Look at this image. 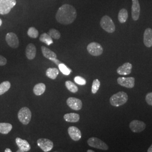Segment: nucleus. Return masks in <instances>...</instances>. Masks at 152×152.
<instances>
[{"label":"nucleus","instance_id":"nucleus-1","mask_svg":"<svg viewBox=\"0 0 152 152\" xmlns=\"http://www.w3.org/2000/svg\"><path fill=\"white\" fill-rule=\"evenodd\" d=\"M77 17L76 9L69 4H64L59 8L56 12L55 18L61 24H71Z\"/></svg>","mask_w":152,"mask_h":152},{"label":"nucleus","instance_id":"nucleus-2","mask_svg":"<svg viewBox=\"0 0 152 152\" xmlns=\"http://www.w3.org/2000/svg\"><path fill=\"white\" fill-rule=\"evenodd\" d=\"M128 100V95L126 92L120 91L113 95L110 98V103L113 107L124 105Z\"/></svg>","mask_w":152,"mask_h":152},{"label":"nucleus","instance_id":"nucleus-3","mask_svg":"<svg viewBox=\"0 0 152 152\" xmlns=\"http://www.w3.org/2000/svg\"><path fill=\"white\" fill-rule=\"evenodd\" d=\"M100 24L101 27L107 32L112 33L115 32V26L112 18L108 15L104 16L100 20Z\"/></svg>","mask_w":152,"mask_h":152},{"label":"nucleus","instance_id":"nucleus-4","mask_svg":"<svg viewBox=\"0 0 152 152\" xmlns=\"http://www.w3.org/2000/svg\"><path fill=\"white\" fill-rule=\"evenodd\" d=\"M18 117L19 121L23 125H28L32 118V113L27 107H23L20 109L18 113Z\"/></svg>","mask_w":152,"mask_h":152},{"label":"nucleus","instance_id":"nucleus-5","mask_svg":"<svg viewBox=\"0 0 152 152\" xmlns=\"http://www.w3.org/2000/svg\"><path fill=\"white\" fill-rule=\"evenodd\" d=\"M16 4V0H0V14H9Z\"/></svg>","mask_w":152,"mask_h":152},{"label":"nucleus","instance_id":"nucleus-6","mask_svg":"<svg viewBox=\"0 0 152 152\" xmlns=\"http://www.w3.org/2000/svg\"><path fill=\"white\" fill-rule=\"evenodd\" d=\"M87 144L90 147L101 150L107 151L109 149L108 146L106 143L95 137L89 138L87 140Z\"/></svg>","mask_w":152,"mask_h":152},{"label":"nucleus","instance_id":"nucleus-7","mask_svg":"<svg viewBox=\"0 0 152 152\" xmlns=\"http://www.w3.org/2000/svg\"><path fill=\"white\" fill-rule=\"evenodd\" d=\"M87 50L88 53L94 56H98L103 54V48L100 44L92 42L87 45Z\"/></svg>","mask_w":152,"mask_h":152},{"label":"nucleus","instance_id":"nucleus-8","mask_svg":"<svg viewBox=\"0 0 152 152\" xmlns=\"http://www.w3.org/2000/svg\"><path fill=\"white\" fill-rule=\"evenodd\" d=\"M6 41L8 45L13 49H16L19 47V41L17 35L13 32L7 33L6 35Z\"/></svg>","mask_w":152,"mask_h":152},{"label":"nucleus","instance_id":"nucleus-9","mask_svg":"<svg viewBox=\"0 0 152 152\" xmlns=\"http://www.w3.org/2000/svg\"><path fill=\"white\" fill-rule=\"evenodd\" d=\"M37 145L44 152H48L52 150L54 147L53 142L48 139L41 138L37 140Z\"/></svg>","mask_w":152,"mask_h":152},{"label":"nucleus","instance_id":"nucleus-10","mask_svg":"<svg viewBox=\"0 0 152 152\" xmlns=\"http://www.w3.org/2000/svg\"><path fill=\"white\" fill-rule=\"evenodd\" d=\"M129 127L131 130L134 132H141L145 130L146 125L142 121L139 120H134L131 122Z\"/></svg>","mask_w":152,"mask_h":152},{"label":"nucleus","instance_id":"nucleus-11","mask_svg":"<svg viewBox=\"0 0 152 152\" xmlns=\"http://www.w3.org/2000/svg\"><path fill=\"white\" fill-rule=\"evenodd\" d=\"M117 83L123 87L133 88L135 86V78L134 77H118Z\"/></svg>","mask_w":152,"mask_h":152},{"label":"nucleus","instance_id":"nucleus-12","mask_svg":"<svg viewBox=\"0 0 152 152\" xmlns=\"http://www.w3.org/2000/svg\"><path fill=\"white\" fill-rule=\"evenodd\" d=\"M132 4L131 7V16L134 21H137L140 14V6L139 0H132Z\"/></svg>","mask_w":152,"mask_h":152},{"label":"nucleus","instance_id":"nucleus-13","mask_svg":"<svg viewBox=\"0 0 152 152\" xmlns=\"http://www.w3.org/2000/svg\"><path fill=\"white\" fill-rule=\"evenodd\" d=\"M66 104L69 107L75 110H79L82 107L81 100L77 98L70 97L66 100Z\"/></svg>","mask_w":152,"mask_h":152},{"label":"nucleus","instance_id":"nucleus-14","mask_svg":"<svg viewBox=\"0 0 152 152\" xmlns=\"http://www.w3.org/2000/svg\"><path fill=\"white\" fill-rule=\"evenodd\" d=\"M15 141L19 148V151H17V152H27L31 150V145L27 140L22 139L20 137H16Z\"/></svg>","mask_w":152,"mask_h":152},{"label":"nucleus","instance_id":"nucleus-15","mask_svg":"<svg viewBox=\"0 0 152 152\" xmlns=\"http://www.w3.org/2000/svg\"><path fill=\"white\" fill-rule=\"evenodd\" d=\"M68 132L71 139L74 141H78L81 138V131L75 126H71L68 129Z\"/></svg>","mask_w":152,"mask_h":152},{"label":"nucleus","instance_id":"nucleus-16","mask_svg":"<svg viewBox=\"0 0 152 152\" xmlns=\"http://www.w3.org/2000/svg\"><path fill=\"white\" fill-rule=\"evenodd\" d=\"M144 44L147 48H151L152 46V29L150 28H147L143 36Z\"/></svg>","mask_w":152,"mask_h":152},{"label":"nucleus","instance_id":"nucleus-17","mask_svg":"<svg viewBox=\"0 0 152 152\" xmlns=\"http://www.w3.org/2000/svg\"><path fill=\"white\" fill-rule=\"evenodd\" d=\"M132 65L130 63H125L124 64L118 68L117 72L120 75H130L132 71Z\"/></svg>","mask_w":152,"mask_h":152},{"label":"nucleus","instance_id":"nucleus-18","mask_svg":"<svg viewBox=\"0 0 152 152\" xmlns=\"http://www.w3.org/2000/svg\"><path fill=\"white\" fill-rule=\"evenodd\" d=\"M26 55L29 60H33L36 55V48L34 44H29L26 49Z\"/></svg>","mask_w":152,"mask_h":152},{"label":"nucleus","instance_id":"nucleus-19","mask_svg":"<svg viewBox=\"0 0 152 152\" xmlns=\"http://www.w3.org/2000/svg\"><path fill=\"white\" fill-rule=\"evenodd\" d=\"M41 51L44 57H45L46 58L48 59L49 60H51L53 59L57 58V55L54 52H53V51H51V50H50L44 46H41Z\"/></svg>","mask_w":152,"mask_h":152},{"label":"nucleus","instance_id":"nucleus-20","mask_svg":"<svg viewBox=\"0 0 152 152\" xmlns=\"http://www.w3.org/2000/svg\"><path fill=\"white\" fill-rule=\"evenodd\" d=\"M80 115L75 113H67L64 115V119L65 120V121L72 123H76L78 122L80 120Z\"/></svg>","mask_w":152,"mask_h":152},{"label":"nucleus","instance_id":"nucleus-21","mask_svg":"<svg viewBox=\"0 0 152 152\" xmlns=\"http://www.w3.org/2000/svg\"><path fill=\"white\" fill-rule=\"evenodd\" d=\"M46 90V85L43 83H39L33 88V92L36 96H40L44 94Z\"/></svg>","mask_w":152,"mask_h":152},{"label":"nucleus","instance_id":"nucleus-22","mask_svg":"<svg viewBox=\"0 0 152 152\" xmlns=\"http://www.w3.org/2000/svg\"><path fill=\"white\" fill-rule=\"evenodd\" d=\"M129 16L128 11L125 9L120 10L118 14V19L121 23H125L127 21Z\"/></svg>","mask_w":152,"mask_h":152},{"label":"nucleus","instance_id":"nucleus-23","mask_svg":"<svg viewBox=\"0 0 152 152\" xmlns=\"http://www.w3.org/2000/svg\"><path fill=\"white\" fill-rule=\"evenodd\" d=\"M59 75V70L56 68H49L46 72V75L49 78L55 80Z\"/></svg>","mask_w":152,"mask_h":152},{"label":"nucleus","instance_id":"nucleus-24","mask_svg":"<svg viewBox=\"0 0 152 152\" xmlns=\"http://www.w3.org/2000/svg\"><path fill=\"white\" fill-rule=\"evenodd\" d=\"M12 129V126L9 123H0V133L2 134H9Z\"/></svg>","mask_w":152,"mask_h":152},{"label":"nucleus","instance_id":"nucleus-25","mask_svg":"<svg viewBox=\"0 0 152 152\" xmlns=\"http://www.w3.org/2000/svg\"><path fill=\"white\" fill-rule=\"evenodd\" d=\"M39 39L41 42H44L45 44H46L47 45L50 46L51 45V44H53V39L52 37H51L50 36H49L48 33H42L39 38Z\"/></svg>","mask_w":152,"mask_h":152},{"label":"nucleus","instance_id":"nucleus-26","mask_svg":"<svg viewBox=\"0 0 152 152\" xmlns=\"http://www.w3.org/2000/svg\"><path fill=\"white\" fill-rule=\"evenodd\" d=\"M11 87V83L9 81H4L0 84V95L7 92Z\"/></svg>","mask_w":152,"mask_h":152},{"label":"nucleus","instance_id":"nucleus-27","mask_svg":"<svg viewBox=\"0 0 152 152\" xmlns=\"http://www.w3.org/2000/svg\"><path fill=\"white\" fill-rule=\"evenodd\" d=\"M65 85L67 89L71 92L76 93L78 91V87L73 82H72L71 81H66L65 82Z\"/></svg>","mask_w":152,"mask_h":152},{"label":"nucleus","instance_id":"nucleus-28","mask_svg":"<svg viewBox=\"0 0 152 152\" xmlns=\"http://www.w3.org/2000/svg\"><path fill=\"white\" fill-rule=\"evenodd\" d=\"M27 34L28 36L31 38H36L38 37L39 32L36 28L33 27H31L28 29Z\"/></svg>","mask_w":152,"mask_h":152},{"label":"nucleus","instance_id":"nucleus-29","mask_svg":"<svg viewBox=\"0 0 152 152\" xmlns=\"http://www.w3.org/2000/svg\"><path fill=\"white\" fill-rule=\"evenodd\" d=\"M48 34L51 37L54 38L55 39H59L61 37L60 32L55 29H53V28H51L49 30Z\"/></svg>","mask_w":152,"mask_h":152},{"label":"nucleus","instance_id":"nucleus-30","mask_svg":"<svg viewBox=\"0 0 152 152\" xmlns=\"http://www.w3.org/2000/svg\"><path fill=\"white\" fill-rule=\"evenodd\" d=\"M58 67L60 72L64 75L68 76L70 75L71 72H72V70H71L69 68H68L64 64H63L61 63L59 64Z\"/></svg>","mask_w":152,"mask_h":152},{"label":"nucleus","instance_id":"nucleus-31","mask_svg":"<svg viewBox=\"0 0 152 152\" xmlns=\"http://www.w3.org/2000/svg\"><path fill=\"white\" fill-rule=\"evenodd\" d=\"M100 86V82L98 80V79H96L94 80V81L92 82V88H91V92L92 94H95L96 92H98L99 87Z\"/></svg>","mask_w":152,"mask_h":152},{"label":"nucleus","instance_id":"nucleus-32","mask_svg":"<svg viewBox=\"0 0 152 152\" xmlns=\"http://www.w3.org/2000/svg\"><path fill=\"white\" fill-rule=\"evenodd\" d=\"M74 80L76 83H77L80 85L83 86V85H85L86 84V80L81 76H76L74 78Z\"/></svg>","mask_w":152,"mask_h":152},{"label":"nucleus","instance_id":"nucleus-33","mask_svg":"<svg viewBox=\"0 0 152 152\" xmlns=\"http://www.w3.org/2000/svg\"><path fill=\"white\" fill-rule=\"evenodd\" d=\"M145 100L147 103L152 106V92L147 94L145 97Z\"/></svg>","mask_w":152,"mask_h":152},{"label":"nucleus","instance_id":"nucleus-34","mask_svg":"<svg viewBox=\"0 0 152 152\" xmlns=\"http://www.w3.org/2000/svg\"><path fill=\"white\" fill-rule=\"evenodd\" d=\"M6 63H7V59L3 56L0 55V66L6 65Z\"/></svg>","mask_w":152,"mask_h":152},{"label":"nucleus","instance_id":"nucleus-35","mask_svg":"<svg viewBox=\"0 0 152 152\" xmlns=\"http://www.w3.org/2000/svg\"><path fill=\"white\" fill-rule=\"evenodd\" d=\"M51 60L52 61H53V62L56 65H59V64L61 63V62H60V60H58V59H57V58L53 59H52V60Z\"/></svg>","mask_w":152,"mask_h":152},{"label":"nucleus","instance_id":"nucleus-36","mask_svg":"<svg viewBox=\"0 0 152 152\" xmlns=\"http://www.w3.org/2000/svg\"><path fill=\"white\" fill-rule=\"evenodd\" d=\"M147 151H148V152H152V144L151 145V147L148 148Z\"/></svg>","mask_w":152,"mask_h":152},{"label":"nucleus","instance_id":"nucleus-37","mask_svg":"<svg viewBox=\"0 0 152 152\" xmlns=\"http://www.w3.org/2000/svg\"><path fill=\"white\" fill-rule=\"evenodd\" d=\"M5 152H11V149H9V148H6L5 149Z\"/></svg>","mask_w":152,"mask_h":152},{"label":"nucleus","instance_id":"nucleus-38","mask_svg":"<svg viewBox=\"0 0 152 152\" xmlns=\"http://www.w3.org/2000/svg\"><path fill=\"white\" fill-rule=\"evenodd\" d=\"M87 152H94V151H92V150H87Z\"/></svg>","mask_w":152,"mask_h":152},{"label":"nucleus","instance_id":"nucleus-39","mask_svg":"<svg viewBox=\"0 0 152 152\" xmlns=\"http://www.w3.org/2000/svg\"><path fill=\"white\" fill-rule=\"evenodd\" d=\"M2 20L0 19V26L2 25Z\"/></svg>","mask_w":152,"mask_h":152}]
</instances>
